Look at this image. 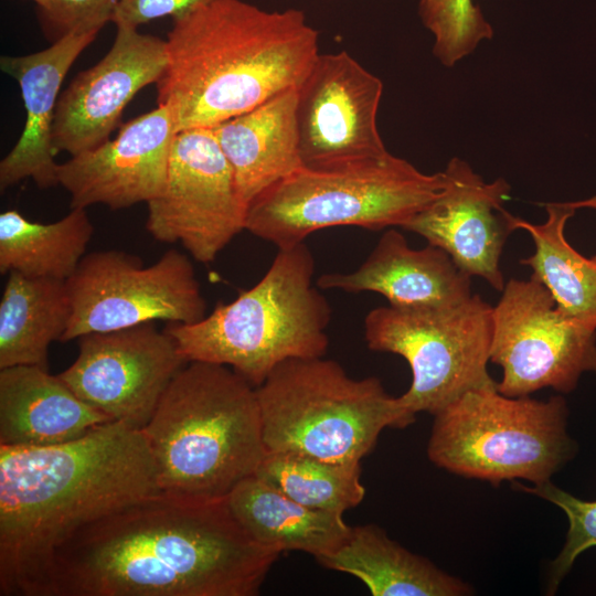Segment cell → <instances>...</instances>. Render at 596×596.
<instances>
[{
    "label": "cell",
    "instance_id": "cell-1",
    "mask_svg": "<svg viewBox=\"0 0 596 596\" xmlns=\"http://www.w3.org/2000/svg\"><path fill=\"white\" fill-rule=\"evenodd\" d=\"M280 554L245 532L226 499L160 493L74 533L43 596H255Z\"/></svg>",
    "mask_w": 596,
    "mask_h": 596
},
{
    "label": "cell",
    "instance_id": "cell-2",
    "mask_svg": "<svg viewBox=\"0 0 596 596\" xmlns=\"http://www.w3.org/2000/svg\"><path fill=\"white\" fill-rule=\"evenodd\" d=\"M160 493L142 430L121 422L58 445H0V595L43 596L74 533Z\"/></svg>",
    "mask_w": 596,
    "mask_h": 596
},
{
    "label": "cell",
    "instance_id": "cell-3",
    "mask_svg": "<svg viewBox=\"0 0 596 596\" xmlns=\"http://www.w3.org/2000/svg\"><path fill=\"white\" fill-rule=\"evenodd\" d=\"M167 65L156 83L177 131L214 128L299 87L319 54L304 11L214 0L173 19Z\"/></svg>",
    "mask_w": 596,
    "mask_h": 596
},
{
    "label": "cell",
    "instance_id": "cell-4",
    "mask_svg": "<svg viewBox=\"0 0 596 596\" xmlns=\"http://www.w3.org/2000/svg\"><path fill=\"white\" fill-rule=\"evenodd\" d=\"M161 492L224 500L267 454L256 387L226 365L188 362L141 429Z\"/></svg>",
    "mask_w": 596,
    "mask_h": 596
},
{
    "label": "cell",
    "instance_id": "cell-5",
    "mask_svg": "<svg viewBox=\"0 0 596 596\" xmlns=\"http://www.w3.org/2000/svg\"><path fill=\"white\" fill-rule=\"evenodd\" d=\"M313 273L305 242L279 248L259 281L233 301L164 330L188 362L226 365L257 387L286 360L326 354L331 309L312 285Z\"/></svg>",
    "mask_w": 596,
    "mask_h": 596
},
{
    "label": "cell",
    "instance_id": "cell-6",
    "mask_svg": "<svg viewBox=\"0 0 596 596\" xmlns=\"http://www.w3.org/2000/svg\"><path fill=\"white\" fill-rule=\"evenodd\" d=\"M256 395L267 451L358 462L384 428L415 422L380 379H352L323 356L284 361L256 387Z\"/></svg>",
    "mask_w": 596,
    "mask_h": 596
},
{
    "label": "cell",
    "instance_id": "cell-7",
    "mask_svg": "<svg viewBox=\"0 0 596 596\" xmlns=\"http://www.w3.org/2000/svg\"><path fill=\"white\" fill-rule=\"evenodd\" d=\"M445 185L444 171L424 173L390 152L333 170L301 167L249 203L245 230L279 249L328 227L404 228Z\"/></svg>",
    "mask_w": 596,
    "mask_h": 596
},
{
    "label": "cell",
    "instance_id": "cell-8",
    "mask_svg": "<svg viewBox=\"0 0 596 596\" xmlns=\"http://www.w3.org/2000/svg\"><path fill=\"white\" fill-rule=\"evenodd\" d=\"M497 383L466 392L434 415L429 460L493 486L515 479L550 481L577 453L567 432L565 398L511 397Z\"/></svg>",
    "mask_w": 596,
    "mask_h": 596
},
{
    "label": "cell",
    "instance_id": "cell-9",
    "mask_svg": "<svg viewBox=\"0 0 596 596\" xmlns=\"http://www.w3.org/2000/svg\"><path fill=\"white\" fill-rule=\"evenodd\" d=\"M493 307L479 295L450 306L377 307L364 320L369 349L404 358L412 372L398 396L433 416L466 392L496 382L488 372Z\"/></svg>",
    "mask_w": 596,
    "mask_h": 596
},
{
    "label": "cell",
    "instance_id": "cell-10",
    "mask_svg": "<svg viewBox=\"0 0 596 596\" xmlns=\"http://www.w3.org/2000/svg\"><path fill=\"white\" fill-rule=\"evenodd\" d=\"M65 283L72 315L60 342L157 320L193 323L205 316L194 267L177 249L149 266L123 251L88 253Z\"/></svg>",
    "mask_w": 596,
    "mask_h": 596
},
{
    "label": "cell",
    "instance_id": "cell-11",
    "mask_svg": "<svg viewBox=\"0 0 596 596\" xmlns=\"http://www.w3.org/2000/svg\"><path fill=\"white\" fill-rule=\"evenodd\" d=\"M492 311L490 361L502 369L500 393L529 396L545 387L571 393L596 373V329L563 313L533 278H511Z\"/></svg>",
    "mask_w": 596,
    "mask_h": 596
},
{
    "label": "cell",
    "instance_id": "cell-12",
    "mask_svg": "<svg viewBox=\"0 0 596 596\" xmlns=\"http://www.w3.org/2000/svg\"><path fill=\"white\" fill-rule=\"evenodd\" d=\"M146 228L164 243H180L202 264L243 230L247 206L213 128H191L174 136L164 187L148 203Z\"/></svg>",
    "mask_w": 596,
    "mask_h": 596
},
{
    "label": "cell",
    "instance_id": "cell-13",
    "mask_svg": "<svg viewBox=\"0 0 596 596\" xmlns=\"http://www.w3.org/2000/svg\"><path fill=\"white\" fill-rule=\"evenodd\" d=\"M382 81L347 51L319 53L297 88L301 164L333 170L387 153L377 127Z\"/></svg>",
    "mask_w": 596,
    "mask_h": 596
},
{
    "label": "cell",
    "instance_id": "cell-14",
    "mask_svg": "<svg viewBox=\"0 0 596 596\" xmlns=\"http://www.w3.org/2000/svg\"><path fill=\"white\" fill-rule=\"evenodd\" d=\"M78 355L60 377L111 421L142 429L188 363L174 339L153 322L82 336Z\"/></svg>",
    "mask_w": 596,
    "mask_h": 596
},
{
    "label": "cell",
    "instance_id": "cell-15",
    "mask_svg": "<svg viewBox=\"0 0 596 596\" xmlns=\"http://www.w3.org/2000/svg\"><path fill=\"white\" fill-rule=\"evenodd\" d=\"M116 28L108 53L60 94L52 131L56 153L66 151L73 157L109 140L125 107L164 71L166 40L135 28Z\"/></svg>",
    "mask_w": 596,
    "mask_h": 596
},
{
    "label": "cell",
    "instance_id": "cell-16",
    "mask_svg": "<svg viewBox=\"0 0 596 596\" xmlns=\"http://www.w3.org/2000/svg\"><path fill=\"white\" fill-rule=\"evenodd\" d=\"M177 132L169 107L158 105L121 125L116 138L57 163V184L71 194L72 209L148 203L164 187Z\"/></svg>",
    "mask_w": 596,
    "mask_h": 596
},
{
    "label": "cell",
    "instance_id": "cell-17",
    "mask_svg": "<svg viewBox=\"0 0 596 596\" xmlns=\"http://www.w3.org/2000/svg\"><path fill=\"white\" fill-rule=\"evenodd\" d=\"M444 173L441 193L404 230L444 249L466 274L483 278L493 289L505 285L500 258L513 232L503 209L511 187L503 179L486 182L465 160L454 157Z\"/></svg>",
    "mask_w": 596,
    "mask_h": 596
},
{
    "label": "cell",
    "instance_id": "cell-18",
    "mask_svg": "<svg viewBox=\"0 0 596 596\" xmlns=\"http://www.w3.org/2000/svg\"><path fill=\"white\" fill-rule=\"evenodd\" d=\"M96 35L70 33L42 51L1 56L0 67L18 82L26 113L18 142L0 162L1 191L26 178L42 189L57 184L52 131L60 88L73 63Z\"/></svg>",
    "mask_w": 596,
    "mask_h": 596
},
{
    "label": "cell",
    "instance_id": "cell-19",
    "mask_svg": "<svg viewBox=\"0 0 596 596\" xmlns=\"http://www.w3.org/2000/svg\"><path fill=\"white\" fill-rule=\"evenodd\" d=\"M321 289L373 291L391 306H450L471 297V276L441 248L409 247L404 235L389 228L363 264L352 273H330L317 280Z\"/></svg>",
    "mask_w": 596,
    "mask_h": 596
},
{
    "label": "cell",
    "instance_id": "cell-20",
    "mask_svg": "<svg viewBox=\"0 0 596 596\" xmlns=\"http://www.w3.org/2000/svg\"><path fill=\"white\" fill-rule=\"evenodd\" d=\"M110 421L47 369H0V445L64 444Z\"/></svg>",
    "mask_w": 596,
    "mask_h": 596
},
{
    "label": "cell",
    "instance_id": "cell-21",
    "mask_svg": "<svg viewBox=\"0 0 596 596\" xmlns=\"http://www.w3.org/2000/svg\"><path fill=\"white\" fill-rule=\"evenodd\" d=\"M297 88L277 94L213 128L246 206L302 167L296 120Z\"/></svg>",
    "mask_w": 596,
    "mask_h": 596
},
{
    "label": "cell",
    "instance_id": "cell-22",
    "mask_svg": "<svg viewBox=\"0 0 596 596\" xmlns=\"http://www.w3.org/2000/svg\"><path fill=\"white\" fill-rule=\"evenodd\" d=\"M226 502L254 541L280 553L301 551L318 561L340 547L351 531L342 513L304 505L255 475L242 480Z\"/></svg>",
    "mask_w": 596,
    "mask_h": 596
},
{
    "label": "cell",
    "instance_id": "cell-23",
    "mask_svg": "<svg viewBox=\"0 0 596 596\" xmlns=\"http://www.w3.org/2000/svg\"><path fill=\"white\" fill-rule=\"evenodd\" d=\"M318 562L356 577L373 596H465L473 592L469 584L403 547L375 524L351 528L342 545Z\"/></svg>",
    "mask_w": 596,
    "mask_h": 596
},
{
    "label": "cell",
    "instance_id": "cell-24",
    "mask_svg": "<svg viewBox=\"0 0 596 596\" xmlns=\"http://www.w3.org/2000/svg\"><path fill=\"white\" fill-rule=\"evenodd\" d=\"M71 315L64 280L9 273L0 301V369H47L49 348L61 341Z\"/></svg>",
    "mask_w": 596,
    "mask_h": 596
},
{
    "label": "cell",
    "instance_id": "cell-25",
    "mask_svg": "<svg viewBox=\"0 0 596 596\" xmlns=\"http://www.w3.org/2000/svg\"><path fill=\"white\" fill-rule=\"evenodd\" d=\"M544 207L547 219L541 224L510 215L513 231H526L534 243V253L520 264L532 269L531 276L545 286L563 313L596 329V255L585 257L567 242L565 226L576 212L568 202H549Z\"/></svg>",
    "mask_w": 596,
    "mask_h": 596
},
{
    "label": "cell",
    "instance_id": "cell-26",
    "mask_svg": "<svg viewBox=\"0 0 596 596\" xmlns=\"http://www.w3.org/2000/svg\"><path fill=\"white\" fill-rule=\"evenodd\" d=\"M86 209L73 207L61 220L38 223L15 210L0 214V273L67 280L93 236Z\"/></svg>",
    "mask_w": 596,
    "mask_h": 596
},
{
    "label": "cell",
    "instance_id": "cell-27",
    "mask_svg": "<svg viewBox=\"0 0 596 596\" xmlns=\"http://www.w3.org/2000/svg\"><path fill=\"white\" fill-rule=\"evenodd\" d=\"M255 476L292 500L342 513L361 503V461L339 462L291 453L267 451Z\"/></svg>",
    "mask_w": 596,
    "mask_h": 596
},
{
    "label": "cell",
    "instance_id": "cell-28",
    "mask_svg": "<svg viewBox=\"0 0 596 596\" xmlns=\"http://www.w3.org/2000/svg\"><path fill=\"white\" fill-rule=\"evenodd\" d=\"M418 15L434 36L433 54L446 67L455 66L494 35L473 0H419Z\"/></svg>",
    "mask_w": 596,
    "mask_h": 596
},
{
    "label": "cell",
    "instance_id": "cell-29",
    "mask_svg": "<svg viewBox=\"0 0 596 596\" xmlns=\"http://www.w3.org/2000/svg\"><path fill=\"white\" fill-rule=\"evenodd\" d=\"M515 486L558 507L568 520L565 543L549 571L547 594H554L577 557L586 550L596 547V500L579 499L554 486L551 480L532 487Z\"/></svg>",
    "mask_w": 596,
    "mask_h": 596
},
{
    "label": "cell",
    "instance_id": "cell-30",
    "mask_svg": "<svg viewBox=\"0 0 596 596\" xmlns=\"http://www.w3.org/2000/svg\"><path fill=\"white\" fill-rule=\"evenodd\" d=\"M119 0H51L38 9L43 33L53 42L70 33H98L111 21Z\"/></svg>",
    "mask_w": 596,
    "mask_h": 596
},
{
    "label": "cell",
    "instance_id": "cell-31",
    "mask_svg": "<svg viewBox=\"0 0 596 596\" xmlns=\"http://www.w3.org/2000/svg\"><path fill=\"white\" fill-rule=\"evenodd\" d=\"M214 0H119L111 17L116 26L138 29L153 20L183 17Z\"/></svg>",
    "mask_w": 596,
    "mask_h": 596
},
{
    "label": "cell",
    "instance_id": "cell-32",
    "mask_svg": "<svg viewBox=\"0 0 596 596\" xmlns=\"http://www.w3.org/2000/svg\"><path fill=\"white\" fill-rule=\"evenodd\" d=\"M568 204L575 210H578L581 207L596 209V195L585 200L568 202Z\"/></svg>",
    "mask_w": 596,
    "mask_h": 596
},
{
    "label": "cell",
    "instance_id": "cell-33",
    "mask_svg": "<svg viewBox=\"0 0 596 596\" xmlns=\"http://www.w3.org/2000/svg\"><path fill=\"white\" fill-rule=\"evenodd\" d=\"M38 6V9H45L50 4L51 0H32Z\"/></svg>",
    "mask_w": 596,
    "mask_h": 596
}]
</instances>
